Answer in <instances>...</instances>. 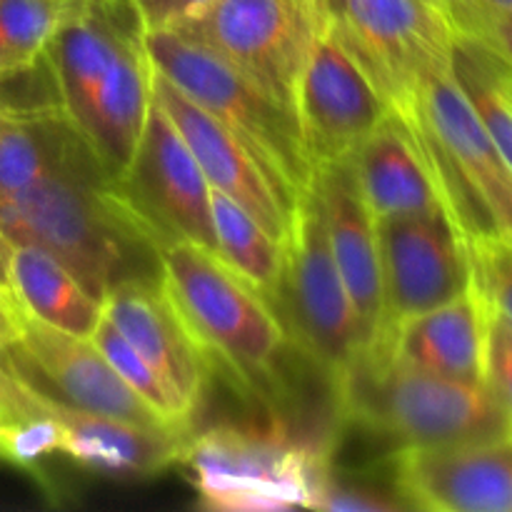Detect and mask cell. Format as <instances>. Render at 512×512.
Here are the masks:
<instances>
[{"mask_svg":"<svg viewBox=\"0 0 512 512\" xmlns=\"http://www.w3.org/2000/svg\"><path fill=\"white\" fill-rule=\"evenodd\" d=\"M0 233L60 260L103 303L125 280H160V250L88 148L0 200Z\"/></svg>","mask_w":512,"mask_h":512,"instance_id":"cell-1","label":"cell"},{"mask_svg":"<svg viewBox=\"0 0 512 512\" xmlns=\"http://www.w3.org/2000/svg\"><path fill=\"white\" fill-rule=\"evenodd\" d=\"M143 35L130 0H68L45 48L65 120L113 180L130 168L153 103Z\"/></svg>","mask_w":512,"mask_h":512,"instance_id":"cell-2","label":"cell"},{"mask_svg":"<svg viewBox=\"0 0 512 512\" xmlns=\"http://www.w3.org/2000/svg\"><path fill=\"white\" fill-rule=\"evenodd\" d=\"M163 288L210 373L253 403L278 408L288 398L285 355L295 348L270 300L215 250L175 240L160 250Z\"/></svg>","mask_w":512,"mask_h":512,"instance_id":"cell-3","label":"cell"},{"mask_svg":"<svg viewBox=\"0 0 512 512\" xmlns=\"http://www.w3.org/2000/svg\"><path fill=\"white\" fill-rule=\"evenodd\" d=\"M343 425L393 450L445 448L512 435V415L488 383L413 368L385 343L363 350L330 385Z\"/></svg>","mask_w":512,"mask_h":512,"instance_id":"cell-4","label":"cell"},{"mask_svg":"<svg viewBox=\"0 0 512 512\" xmlns=\"http://www.w3.org/2000/svg\"><path fill=\"white\" fill-rule=\"evenodd\" d=\"M150 65L255 155L290 208L315 188V168L288 105L213 50L175 30L143 35Z\"/></svg>","mask_w":512,"mask_h":512,"instance_id":"cell-5","label":"cell"},{"mask_svg":"<svg viewBox=\"0 0 512 512\" xmlns=\"http://www.w3.org/2000/svg\"><path fill=\"white\" fill-rule=\"evenodd\" d=\"M180 465L205 510L320 508L330 488L328 453L283 430L218 425L190 435Z\"/></svg>","mask_w":512,"mask_h":512,"instance_id":"cell-6","label":"cell"},{"mask_svg":"<svg viewBox=\"0 0 512 512\" xmlns=\"http://www.w3.org/2000/svg\"><path fill=\"white\" fill-rule=\"evenodd\" d=\"M283 255V285L275 313L295 348L333 385L370 348V340L330 253L315 188L295 200Z\"/></svg>","mask_w":512,"mask_h":512,"instance_id":"cell-7","label":"cell"},{"mask_svg":"<svg viewBox=\"0 0 512 512\" xmlns=\"http://www.w3.org/2000/svg\"><path fill=\"white\" fill-rule=\"evenodd\" d=\"M335 38L365 70L395 115L408 118L420 85L450 65L455 25L423 0H318Z\"/></svg>","mask_w":512,"mask_h":512,"instance_id":"cell-8","label":"cell"},{"mask_svg":"<svg viewBox=\"0 0 512 512\" xmlns=\"http://www.w3.org/2000/svg\"><path fill=\"white\" fill-rule=\"evenodd\" d=\"M10 325L13 335L0 355V368L20 388L80 413L175 430L125 385L93 340L40 323L25 313L23 305L13 313Z\"/></svg>","mask_w":512,"mask_h":512,"instance_id":"cell-9","label":"cell"},{"mask_svg":"<svg viewBox=\"0 0 512 512\" xmlns=\"http://www.w3.org/2000/svg\"><path fill=\"white\" fill-rule=\"evenodd\" d=\"M318 25V0H215L173 30L243 70L293 110L295 83Z\"/></svg>","mask_w":512,"mask_h":512,"instance_id":"cell-10","label":"cell"},{"mask_svg":"<svg viewBox=\"0 0 512 512\" xmlns=\"http://www.w3.org/2000/svg\"><path fill=\"white\" fill-rule=\"evenodd\" d=\"M390 113L373 80L320 15L293 93L295 123L313 168L353 158Z\"/></svg>","mask_w":512,"mask_h":512,"instance_id":"cell-11","label":"cell"},{"mask_svg":"<svg viewBox=\"0 0 512 512\" xmlns=\"http://www.w3.org/2000/svg\"><path fill=\"white\" fill-rule=\"evenodd\" d=\"M118 190L158 250L175 240H190L218 253L210 213V183L195 163L183 135L165 110L150 103L143 135Z\"/></svg>","mask_w":512,"mask_h":512,"instance_id":"cell-12","label":"cell"},{"mask_svg":"<svg viewBox=\"0 0 512 512\" xmlns=\"http://www.w3.org/2000/svg\"><path fill=\"white\" fill-rule=\"evenodd\" d=\"M388 325L428 313L473 283L468 240L448 213L375 218ZM390 333V330H388Z\"/></svg>","mask_w":512,"mask_h":512,"instance_id":"cell-13","label":"cell"},{"mask_svg":"<svg viewBox=\"0 0 512 512\" xmlns=\"http://www.w3.org/2000/svg\"><path fill=\"white\" fill-rule=\"evenodd\" d=\"M390 480L405 508L512 512V435L390 453Z\"/></svg>","mask_w":512,"mask_h":512,"instance_id":"cell-14","label":"cell"},{"mask_svg":"<svg viewBox=\"0 0 512 512\" xmlns=\"http://www.w3.org/2000/svg\"><path fill=\"white\" fill-rule=\"evenodd\" d=\"M150 90H153L155 103L165 110L175 130L183 135L185 145L203 170L210 188L235 200L275 240L285 243L293 208L280 195V190L275 188V183L265 173L263 165L255 160V155L225 125H220L208 110L200 108L195 100H190L178 85L170 83L155 68L150 73Z\"/></svg>","mask_w":512,"mask_h":512,"instance_id":"cell-15","label":"cell"},{"mask_svg":"<svg viewBox=\"0 0 512 512\" xmlns=\"http://www.w3.org/2000/svg\"><path fill=\"white\" fill-rule=\"evenodd\" d=\"M315 193L323 205L330 253L360 315L370 348L388 338L383 270L375 215L360 195L350 160L315 168Z\"/></svg>","mask_w":512,"mask_h":512,"instance_id":"cell-16","label":"cell"},{"mask_svg":"<svg viewBox=\"0 0 512 512\" xmlns=\"http://www.w3.org/2000/svg\"><path fill=\"white\" fill-rule=\"evenodd\" d=\"M8 375V373H5ZM13 380V378H10ZM15 385L20 418L33 410L50 415L60 425V453H68L85 468L115 478H143L180 463L190 433L168 428H145L105 415L80 413L55 400L40 398Z\"/></svg>","mask_w":512,"mask_h":512,"instance_id":"cell-17","label":"cell"},{"mask_svg":"<svg viewBox=\"0 0 512 512\" xmlns=\"http://www.w3.org/2000/svg\"><path fill=\"white\" fill-rule=\"evenodd\" d=\"M103 315L148 360L170 393L198 413L210 368L193 335L175 313L160 280H125L108 290Z\"/></svg>","mask_w":512,"mask_h":512,"instance_id":"cell-18","label":"cell"},{"mask_svg":"<svg viewBox=\"0 0 512 512\" xmlns=\"http://www.w3.org/2000/svg\"><path fill=\"white\" fill-rule=\"evenodd\" d=\"M488 318L490 305L473 283L465 293L440 308L398 320L383 340L395 358L440 378L488 383Z\"/></svg>","mask_w":512,"mask_h":512,"instance_id":"cell-19","label":"cell"},{"mask_svg":"<svg viewBox=\"0 0 512 512\" xmlns=\"http://www.w3.org/2000/svg\"><path fill=\"white\" fill-rule=\"evenodd\" d=\"M350 168L375 218L448 213L423 140L400 115L390 113L363 140L350 158Z\"/></svg>","mask_w":512,"mask_h":512,"instance_id":"cell-20","label":"cell"},{"mask_svg":"<svg viewBox=\"0 0 512 512\" xmlns=\"http://www.w3.org/2000/svg\"><path fill=\"white\" fill-rule=\"evenodd\" d=\"M10 280L25 313L75 338H93L95 328L103 320V303L90 295L48 250L35 245H13Z\"/></svg>","mask_w":512,"mask_h":512,"instance_id":"cell-21","label":"cell"},{"mask_svg":"<svg viewBox=\"0 0 512 512\" xmlns=\"http://www.w3.org/2000/svg\"><path fill=\"white\" fill-rule=\"evenodd\" d=\"M88 145L63 113L3 118L0 123V200L13 198ZM90 150V148H88Z\"/></svg>","mask_w":512,"mask_h":512,"instance_id":"cell-22","label":"cell"},{"mask_svg":"<svg viewBox=\"0 0 512 512\" xmlns=\"http://www.w3.org/2000/svg\"><path fill=\"white\" fill-rule=\"evenodd\" d=\"M210 213L218 255L278 308L283 285V243L228 195L210 188Z\"/></svg>","mask_w":512,"mask_h":512,"instance_id":"cell-23","label":"cell"},{"mask_svg":"<svg viewBox=\"0 0 512 512\" xmlns=\"http://www.w3.org/2000/svg\"><path fill=\"white\" fill-rule=\"evenodd\" d=\"M450 73L512 170V70L478 38L458 33Z\"/></svg>","mask_w":512,"mask_h":512,"instance_id":"cell-24","label":"cell"},{"mask_svg":"<svg viewBox=\"0 0 512 512\" xmlns=\"http://www.w3.org/2000/svg\"><path fill=\"white\" fill-rule=\"evenodd\" d=\"M90 340H93L95 348L105 355V360L113 365L115 373L125 380V385H128L140 400H145V403L163 418V423H168L170 428L175 430H185V433L193 430L195 415L170 393V388L163 383V378L155 373L153 365H150L148 360L120 335V330L115 328L105 315Z\"/></svg>","mask_w":512,"mask_h":512,"instance_id":"cell-25","label":"cell"},{"mask_svg":"<svg viewBox=\"0 0 512 512\" xmlns=\"http://www.w3.org/2000/svg\"><path fill=\"white\" fill-rule=\"evenodd\" d=\"M65 8L68 0H0V73L43 58Z\"/></svg>","mask_w":512,"mask_h":512,"instance_id":"cell-26","label":"cell"},{"mask_svg":"<svg viewBox=\"0 0 512 512\" xmlns=\"http://www.w3.org/2000/svg\"><path fill=\"white\" fill-rule=\"evenodd\" d=\"M470 255L475 283L488 305L512 323V243L505 238H485L470 245Z\"/></svg>","mask_w":512,"mask_h":512,"instance_id":"cell-27","label":"cell"},{"mask_svg":"<svg viewBox=\"0 0 512 512\" xmlns=\"http://www.w3.org/2000/svg\"><path fill=\"white\" fill-rule=\"evenodd\" d=\"M55 450H60V425L38 410L0 428V455L13 463H33Z\"/></svg>","mask_w":512,"mask_h":512,"instance_id":"cell-28","label":"cell"},{"mask_svg":"<svg viewBox=\"0 0 512 512\" xmlns=\"http://www.w3.org/2000/svg\"><path fill=\"white\" fill-rule=\"evenodd\" d=\"M485 380L512 415V323L490 308Z\"/></svg>","mask_w":512,"mask_h":512,"instance_id":"cell-29","label":"cell"},{"mask_svg":"<svg viewBox=\"0 0 512 512\" xmlns=\"http://www.w3.org/2000/svg\"><path fill=\"white\" fill-rule=\"evenodd\" d=\"M143 23L145 33L153 30H173L185 20L203 13L215 0H130Z\"/></svg>","mask_w":512,"mask_h":512,"instance_id":"cell-30","label":"cell"},{"mask_svg":"<svg viewBox=\"0 0 512 512\" xmlns=\"http://www.w3.org/2000/svg\"><path fill=\"white\" fill-rule=\"evenodd\" d=\"M458 33L478 38L512 70V10L505 13H470Z\"/></svg>","mask_w":512,"mask_h":512,"instance_id":"cell-31","label":"cell"},{"mask_svg":"<svg viewBox=\"0 0 512 512\" xmlns=\"http://www.w3.org/2000/svg\"><path fill=\"white\" fill-rule=\"evenodd\" d=\"M10 250H13V245L0 233V303H3L8 318L20 308L18 298L13 293V280H10Z\"/></svg>","mask_w":512,"mask_h":512,"instance_id":"cell-32","label":"cell"},{"mask_svg":"<svg viewBox=\"0 0 512 512\" xmlns=\"http://www.w3.org/2000/svg\"><path fill=\"white\" fill-rule=\"evenodd\" d=\"M505 10H512V0H465L463 23L470 13H505ZM463 23H460V28H463Z\"/></svg>","mask_w":512,"mask_h":512,"instance_id":"cell-33","label":"cell"},{"mask_svg":"<svg viewBox=\"0 0 512 512\" xmlns=\"http://www.w3.org/2000/svg\"><path fill=\"white\" fill-rule=\"evenodd\" d=\"M423 3L433 5L435 10H440V13H443L445 18L455 25V30H458L460 23H463L465 0H423Z\"/></svg>","mask_w":512,"mask_h":512,"instance_id":"cell-34","label":"cell"},{"mask_svg":"<svg viewBox=\"0 0 512 512\" xmlns=\"http://www.w3.org/2000/svg\"><path fill=\"white\" fill-rule=\"evenodd\" d=\"M10 335H13V325H10V318H8V313H5L3 303H0V355H3Z\"/></svg>","mask_w":512,"mask_h":512,"instance_id":"cell-35","label":"cell"},{"mask_svg":"<svg viewBox=\"0 0 512 512\" xmlns=\"http://www.w3.org/2000/svg\"><path fill=\"white\" fill-rule=\"evenodd\" d=\"M0 123H3V115H0Z\"/></svg>","mask_w":512,"mask_h":512,"instance_id":"cell-36","label":"cell"}]
</instances>
